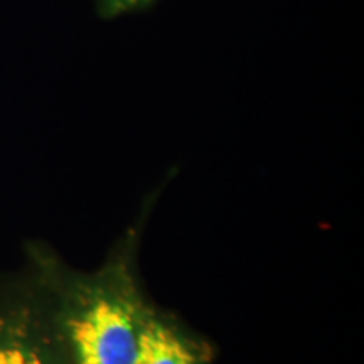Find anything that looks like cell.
Returning <instances> with one entry per match:
<instances>
[{"mask_svg":"<svg viewBox=\"0 0 364 364\" xmlns=\"http://www.w3.org/2000/svg\"><path fill=\"white\" fill-rule=\"evenodd\" d=\"M0 364H70L51 304L0 312Z\"/></svg>","mask_w":364,"mask_h":364,"instance_id":"2","label":"cell"},{"mask_svg":"<svg viewBox=\"0 0 364 364\" xmlns=\"http://www.w3.org/2000/svg\"><path fill=\"white\" fill-rule=\"evenodd\" d=\"M211 358L213 349L206 339L189 329L174 312L152 302L135 364H209Z\"/></svg>","mask_w":364,"mask_h":364,"instance_id":"3","label":"cell"},{"mask_svg":"<svg viewBox=\"0 0 364 364\" xmlns=\"http://www.w3.org/2000/svg\"><path fill=\"white\" fill-rule=\"evenodd\" d=\"M150 206L97 270L53 272L49 304L70 364H135L152 300L139 268Z\"/></svg>","mask_w":364,"mask_h":364,"instance_id":"1","label":"cell"},{"mask_svg":"<svg viewBox=\"0 0 364 364\" xmlns=\"http://www.w3.org/2000/svg\"><path fill=\"white\" fill-rule=\"evenodd\" d=\"M97 11L103 19H115V17L134 14L136 11L152 6L159 0H95Z\"/></svg>","mask_w":364,"mask_h":364,"instance_id":"4","label":"cell"}]
</instances>
